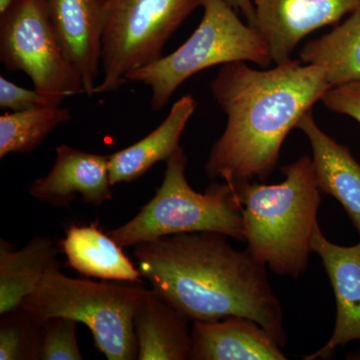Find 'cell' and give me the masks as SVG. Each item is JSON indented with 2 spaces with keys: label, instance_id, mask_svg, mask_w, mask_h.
Segmentation results:
<instances>
[{
  "label": "cell",
  "instance_id": "25",
  "mask_svg": "<svg viewBox=\"0 0 360 360\" xmlns=\"http://www.w3.org/2000/svg\"><path fill=\"white\" fill-rule=\"evenodd\" d=\"M227 4L245 16L248 25L253 26L255 18V0H226Z\"/></svg>",
  "mask_w": 360,
  "mask_h": 360
},
{
  "label": "cell",
  "instance_id": "11",
  "mask_svg": "<svg viewBox=\"0 0 360 360\" xmlns=\"http://www.w3.org/2000/svg\"><path fill=\"white\" fill-rule=\"evenodd\" d=\"M108 155L85 153L70 146L56 148L51 172L35 179L28 193L35 200L63 207L79 194L89 205L101 206L112 196Z\"/></svg>",
  "mask_w": 360,
  "mask_h": 360
},
{
  "label": "cell",
  "instance_id": "18",
  "mask_svg": "<svg viewBox=\"0 0 360 360\" xmlns=\"http://www.w3.org/2000/svg\"><path fill=\"white\" fill-rule=\"evenodd\" d=\"M60 246L47 236H37L21 248L0 239V315L18 309L39 286L49 269L59 266Z\"/></svg>",
  "mask_w": 360,
  "mask_h": 360
},
{
  "label": "cell",
  "instance_id": "4",
  "mask_svg": "<svg viewBox=\"0 0 360 360\" xmlns=\"http://www.w3.org/2000/svg\"><path fill=\"white\" fill-rule=\"evenodd\" d=\"M146 291L141 283L71 278L59 265L44 274L20 307L41 324L56 316L84 323L106 359L134 360L139 356L134 316Z\"/></svg>",
  "mask_w": 360,
  "mask_h": 360
},
{
  "label": "cell",
  "instance_id": "17",
  "mask_svg": "<svg viewBox=\"0 0 360 360\" xmlns=\"http://www.w3.org/2000/svg\"><path fill=\"white\" fill-rule=\"evenodd\" d=\"M196 108L193 96H182L160 127L136 143L108 155L111 184L135 181L156 163L169 160L180 148L181 135Z\"/></svg>",
  "mask_w": 360,
  "mask_h": 360
},
{
  "label": "cell",
  "instance_id": "21",
  "mask_svg": "<svg viewBox=\"0 0 360 360\" xmlns=\"http://www.w3.org/2000/svg\"><path fill=\"white\" fill-rule=\"evenodd\" d=\"M42 324L22 307L1 314L0 360L40 359Z\"/></svg>",
  "mask_w": 360,
  "mask_h": 360
},
{
  "label": "cell",
  "instance_id": "5",
  "mask_svg": "<svg viewBox=\"0 0 360 360\" xmlns=\"http://www.w3.org/2000/svg\"><path fill=\"white\" fill-rule=\"evenodd\" d=\"M201 7L202 20L181 46L127 75V82L150 87L153 110H162L180 85L206 68L236 61L262 68L274 63L264 37L226 0H202Z\"/></svg>",
  "mask_w": 360,
  "mask_h": 360
},
{
  "label": "cell",
  "instance_id": "19",
  "mask_svg": "<svg viewBox=\"0 0 360 360\" xmlns=\"http://www.w3.org/2000/svg\"><path fill=\"white\" fill-rule=\"evenodd\" d=\"M300 59L322 68L331 89L360 82V9L328 34L303 45Z\"/></svg>",
  "mask_w": 360,
  "mask_h": 360
},
{
  "label": "cell",
  "instance_id": "16",
  "mask_svg": "<svg viewBox=\"0 0 360 360\" xmlns=\"http://www.w3.org/2000/svg\"><path fill=\"white\" fill-rule=\"evenodd\" d=\"M189 319L155 290H146L134 316L139 360L191 359Z\"/></svg>",
  "mask_w": 360,
  "mask_h": 360
},
{
  "label": "cell",
  "instance_id": "9",
  "mask_svg": "<svg viewBox=\"0 0 360 360\" xmlns=\"http://www.w3.org/2000/svg\"><path fill=\"white\" fill-rule=\"evenodd\" d=\"M253 27L264 37L272 61L288 63L309 33L336 25L360 9V0H255Z\"/></svg>",
  "mask_w": 360,
  "mask_h": 360
},
{
  "label": "cell",
  "instance_id": "12",
  "mask_svg": "<svg viewBox=\"0 0 360 360\" xmlns=\"http://www.w3.org/2000/svg\"><path fill=\"white\" fill-rule=\"evenodd\" d=\"M60 44L77 68L84 94H94L101 65L105 0H47Z\"/></svg>",
  "mask_w": 360,
  "mask_h": 360
},
{
  "label": "cell",
  "instance_id": "1",
  "mask_svg": "<svg viewBox=\"0 0 360 360\" xmlns=\"http://www.w3.org/2000/svg\"><path fill=\"white\" fill-rule=\"evenodd\" d=\"M226 236L174 234L134 246L141 276L189 321L243 316L257 322L284 347L283 312L265 265L227 243Z\"/></svg>",
  "mask_w": 360,
  "mask_h": 360
},
{
  "label": "cell",
  "instance_id": "24",
  "mask_svg": "<svg viewBox=\"0 0 360 360\" xmlns=\"http://www.w3.org/2000/svg\"><path fill=\"white\" fill-rule=\"evenodd\" d=\"M322 103L340 115L350 116L360 123V82H352L328 89Z\"/></svg>",
  "mask_w": 360,
  "mask_h": 360
},
{
  "label": "cell",
  "instance_id": "15",
  "mask_svg": "<svg viewBox=\"0 0 360 360\" xmlns=\"http://www.w3.org/2000/svg\"><path fill=\"white\" fill-rule=\"evenodd\" d=\"M58 243L66 257V264L82 276L143 283L139 267L123 252L122 246L103 231L98 221L70 225Z\"/></svg>",
  "mask_w": 360,
  "mask_h": 360
},
{
  "label": "cell",
  "instance_id": "26",
  "mask_svg": "<svg viewBox=\"0 0 360 360\" xmlns=\"http://www.w3.org/2000/svg\"><path fill=\"white\" fill-rule=\"evenodd\" d=\"M15 0H0V15L6 13Z\"/></svg>",
  "mask_w": 360,
  "mask_h": 360
},
{
  "label": "cell",
  "instance_id": "13",
  "mask_svg": "<svg viewBox=\"0 0 360 360\" xmlns=\"http://www.w3.org/2000/svg\"><path fill=\"white\" fill-rule=\"evenodd\" d=\"M193 360H285L283 345L269 331L243 316L193 321Z\"/></svg>",
  "mask_w": 360,
  "mask_h": 360
},
{
  "label": "cell",
  "instance_id": "10",
  "mask_svg": "<svg viewBox=\"0 0 360 360\" xmlns=\"http://www.w3.org/2000/svg\"><path fill=\"white\" fill-rule=\"evenodd\" d=\"M311 250L321 257L333 286L336 322L328 342L304 359H329L338 347L360 340V243L354 246L330 243L317 224L312 232Z\"/></svg>",
  "mask_w": 360,
  "mask_h": 360
},
{
  "label": "cell",
  "instance_id": "20",
  "mask_svg": "<svg viewBox=\"0 0 360 360\" xmlns=\"http://www.w3.org/2000/svg\"><path fill=\"white\" fill-rule=\"evenodd\" d=\"M71 118L70 110L60 106L4 113L0 116V158L32 153Z\"/></svg>",
  "mask_w": 360,
  "mask_h": 360
},
{
  "label": "cell",
  "instance_id": "7",
  "mask_svg": "<svg viewBox=\"0 0 360 360\" xmlns=\"http://www.w3.org/2000/svg\"><path fill=\"white\" fill-rule=\"evenodd\" d=\"M202 0H105L103 77L94 94L112 92L127 75L162 56L163 47Z\"/></svg>",
  "mask_w": 360,
  "mask_h": 360
},
{
  "label": "cell",
  "instance_id": "2",
  "mask_svg": "<svg viewBox=\"0 0 360 360\" xmlns=\"http://www.w3.org/2000/svg\"><path fill=\"white\" fill-rule=\"evenodd\" d=\"M210 89L227 122L205 172L210 179L232 184L264 181L276 169L290 130L331 87L322 68L290 59L266 70L245 61L226 63Z\"/></svg>",
  "mask_w": 360,
  "mask_h": 360
},
{
  "label": "cell",
  "instance_id": "22",
  "mask_svg": "<svg viewBox=\"0 0 360 360\" xmlns=\"http://www.w3.org/2000/svg\"><path fill=\"white\" fill-rule=\"evenodd\" d=\"M77 321L56 316L42 322L41 360H82L77 342Z\"/></svg>",
  "mask_w": 360,
  "mask_h": 360
},
{
  "label": "cell",
  "instance_id": "6",
  "mask_svg": "<svg viewBox=\"0 0 360 360\" xmlns=\"http://www.w3.org/2000/svg\"><path fill=\"white\" fill-rule=\"evenodd\" d=\"M187 158L181 148L167 161L155 195L127 224L108 231L122 248L188 232L210 231L245 240L243 213L229 184H214L196 193L186 177Z\"/></svg>",
  "mask_w": 360,
  "mask_h": 360
},
{
  "label": "cell",
  "instance_id": "3",
  "mask_svg": "<svg viewBox=\"0 0 360 360\" xmlns=\"http://www.w3.org/2000/svg\"><path fill=\"white\" fill-rule=\"evenodd\" d=\"M281 184H227L241 207L248 252L274 274L297 277L312 252L321 191L309 156L281 167Z\"/></svg>",
  "mask_w": 360,
  "mask_h": 360
},
{
  "label": "cell",
  "instance_id": "8",
  "mask_svg": "<svg viewBox=\"0 0 360 360\" xmlns=\"http://www.w3.org/2000/svg\"><path fill=\"white\" fill-rule=\"evenodd\" d=\"M0 61L22 71L34 89L66 97L84 94V82L52 23L47 0H15L0 15Z\"/></svg>",
  "mask_w": 360,
  "mask_h": 360
},
{
  "label": "cell",
  "instance_id": "23",
  "mask_svg": "<svg viewBox=\"0 0 360 360\" xmlns=\"http://www.w3.org/2000/svg\"><path fill=\"white\" fill-rule=\"evenodd\" d=\"M68 97L47 94L37 89L18 86L4 77H0V108L11 111L58 108Z\"/></svg>",
  "mask_w": 360,
  "mask_h": 360
},
{
  "label": "cell",
  "instance_id": "14",
  "mask_svg": "<svg viewBox=\"0 0 360 360\" xmlns=\"http://www.w3.org/2000/svg\"><path fill=\"white\" fill-rule=\"evenodd\" d=\"M311 144L315 179L321 193L336 198L360 236V165L347 146L316 124L312 110L296 125Z\"/></svg>",
  "mask_w": 360,
  "mask_h": 360
}]
</instances>
